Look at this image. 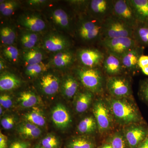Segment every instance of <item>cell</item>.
<instances>
[{
    "label": "cell",
    "mask_w": 148,
    "mask_h": 148,
    "mask_svg": "<svg viewBox=\"0 0 148 148\" xmlns=\"http://www.w3.org/2000/svg\"><path fill=\"white\" fill-rule=\"evenodd\" d=\"M113 119L121 125L145 123L137 105L130 98L106 99Z\"/></svg>",
    "instance_id": "cell-1"
},
{
    "label": "cell",
    "mask_w": 148,
    "mask_h": 148,
    "mask_svg": "<svg viewBox=\"0 0 148 148\" xmlns=\"http://www.w3.org/2000/svg\"><path fill=\"white\" fill-rule=\"evenodd\" d=\"M104 22L86 13L80 14L76 27L77 36L87 43L101 42L103 39Z\"/></svg>",
    "instance_id": "cell-2"
},
{
    "label": "cell",
    "mask_w": 148,
    "mask_h": 148,
    "mask_svg": "<svg viewBox=\"0 0 148 148\" xmlns=\"http://www.w3.org/2000/svg\"><path fill=\"white\" fill-rule=\"evenodd\" d=\"M78 78L86 90L93 94H101L106 87V81L101 67H79L76 70Z\"/></svg>",
    "instance_id": "cell-3"
},
{
    "label": "cell",
    "mask_w": 148,
    "mask_h": 148,
    "mask_svg": "<svg viewBox=\"0 0 148 148\" xmlns=\"http://www.w3.org/2000/svg\"><path fill=\"white\" fill-rule=\"evenodd\" d=\"M133 32L134 29L131 27L112 15L104 21L103 39L122 37L133 38Z\"/></svg>",
    "instance_id": "cell-4"
},
{
    "label": "cell",
    "mask_w": 148,
    "mask_h": 148,
    "mask_svg": "<svg viewBox=\"0 0 148 148\" xmlns=\"http://www.w3.org/2000/svg\"><path fill=\"white\" fill-rule=\"evenodd\" d=\"M106 88L111 97L116 98H130L132 94L131 81L126 76L108 77Z\"/></svg>",
    "instance_id": "cell-5"
},
{
    "label": "cell",
    "mask_w": 148,
    "mask_h": 148,
    "mask_svg": "<svg viewBox=\"0 0 148 148\" xmlns=\"http://www.w3.org/2000/svg\"><path fill=\"white\" fill-rule=\"evenodd\" d=\"M99 98L94 103L92 112L100 133L108 132L112 126V116L106 100Z\"/></svg>",
    "instance_id": "cell-6"
},
{
    "label": "cell",
    "mask_w": 148,
    "mask_h": 148,
    "mask_svg": "<svg viewBox=\"0 0 148 148\" xmlns=\"http://www.w3.org/2000/svg\"><path fill=\"white\" fill-rule=\"evenodd\" d=\"M100 43L106 51L120 58L129 51L138 45L133 38L127 37L103 39Z\"/></svg>",
    "instance_id": "cell-7"
},
{
    "label": "cell",
    "mask_w": 148,
    "mask_h": 148,
    "mask_svg": "<svg viewBox=\"0 0 148 148\" xmlns=\"http://www.w3.org/2000/svg\"><path fill=\"white\" fill-rule=\"evenodd\" d=\"M113 15L133 29L138 21L129 0H114Z\"/></svg>",
    "instance_id": "cell-8"
},
{
    "label": "cell",
    "mask_w": 148,
    "mask_h": 148,
    "mask_svg": "<svg viewBox=\"0 0 148 148\" xmlns=\"http://www.w3.org/2000/svg\"><path fill=\"white\" fill-rule=\"evenodd\" d=\"M130 148H137L148 135V126L145 123L127 125L123 131Z\"/></svg>",
    "instance_id": "cell-9"
},
{
    "label": "cell",
    "mask_w": 148,
    "mask_h": 148,
    "mask_svg": "<svg viewBox=\"0 0 148 148\" xmlns=\"http://www.w3.org/2000/svg\"><path fill=\"white\" fill-rule=\"evenodd\" d=\"M114 0H91L89 1L86 13L104 21L113 14Z\"/></svg>",
    "instance_id": "cell-10"
},
{
    "label": "cell",
    "mask_w": 148,
    "mask_h": 148,
    "mask_svg": "<svg viewBox=\"0 0 148 148\" xmlns=\"http://www.w3.org/2000/svg\"><path fill=\"white\" fill-rule=\"evenodd\" d=\"M105 53L96 48H85L77 53V58L82 67L88 68L101 67Z\"/></svg>",
    "instance_id": "cell-11"
},
{
    "label": "cell",
    "mask_w": 148,
    "mask_h": 148,
    "mask_svg": "<svg viewBox=\"0 0 148 148\" xmlns=\"http://www.w3.org/2000/svg\"><path fill=\"white\" fill-rule=\"evenodd\" d=\"M101 68L108 77L123 75L125 72L121 59L108 51L105 53Z\"/></svg>",
    "instance_id": "cell-12"
},
{
    "label": "cell",
    "mask_w": 148,
    "mask_h": 148,
    "mask_svg": "<svg viewBox=\"0 0 148 148\" xmlns=\"http://www.w3.org/2000/svg\"><path fill=\"white\" fill-rule=\"evenodd\" d=\"M71 45L66 37L55 34L49 35L43 41L44 47L51 52H58L68 50Z\"/></svg>",
    "instance_id": "cell-13"
},
{
    "label": "cell",
    "mask_w": 148,
    "mask_h": 148,
    "mask_svg": "<svg viewBox=\"0 0 148 148\" xmlns=\"http://www.w3.org/2000/svg\"><path fill=\"white\" fill-rule=\"evenodd\" d=\"M144 49V48L137 45L121 57V59L125 71L135 73L140 69L138 61L140 56L143 54Z\"/></svg>",
    "instance_id": "cell-14"
},
{
    "label": "cell",
    "mask_w": 148,
    "mask_h": 148,
    "mask_svg": "<svg viewBox=\"0 0 148 148\" xmlns=\"http://www.w3.org/2000/svg\"><path fill=\"white\" fill-rule=\"evenodd\" d=\"M51 118L56 126L61 129L67 128L72 122L69 111L61 104H57L54 107L51 112Z\"/></svg>",
    "instance_id": "cell-15"
},
{
    "label": "cell",
    "mask_w": 148,
    "mask_h": 148,
    "mask_svg": "<svg viewBox=\"0 0 148 148\" xmlns=\"http://www.w3.org/2000/svg\"><path fill=\"white\" fill-rule=\"evenodd\" d=\"M19 22L21 26L33 32H41L46 27L45 22L42 18L33 14L21 16Z\"/></svg>",
    "instance_id": "cell-16"
},
{
    "label": "cell",
    "mask_w": 148,
    "mask_h": 148,
    "mask_svg": "<svg viewBox=\"0 0 148 148\" xmlns=\"http://www.w3.org/2000/svg\"><path fill=\"white\" fill-rule=\"evenodd\" d=\"M40 85L44 93L47 95H53L59 89V81L53 74H47L40 79Z\"/></svg>",
    "instance_id": "cell-17"
},
{
    "label": "cell",
    "mask_w": 148,
    "mask_h": 148,
    "mask_svg": "<svg viewBox=\"0 0 148 148\" xmlns=\"http://www.w3.org/2000/svg\"><path fill=\"white\" fill-rule=\"evenodd\" d=\"M16 130L21 137L26 139H36L42 133L39 127L27 121L18 125Z\"/></svg>",
    "instance_id": "cell-18"
},
{
    "label": "cell",
    "mask_w": 148,
    "mask_h": 148,
    "mask_svg": "<svg viewBox=\"0 0 148 148\" xmlns=\"http://www.w3.org/2000/svg\"><path fill=\"white\" fill-rule=\"evenodd\" d=\"M93 94L88 90L77 93L75 102V110L77 112L82 113L88 110L92 103Z\"/></svg>",
    "instance_id": "cell-19"
},
{
    "label": "cell",
    "mask_w": 148,
    "mask_h": 148,
    "mask_svg": "<svg viewBox=\"0 0 148 148\" xmlns=\"http://www.w3.org/2000/svg\"><path fill=\"white\" fill-rule=\"evenodd\" d=\"M75 59L73 53L68 49L57 52L52 58V64L58 69H65L73 65Z\"/></svg>",
    "instance_id": "cell-20"
},
{
    "label": "cell",
    "mask_w": 148,
    "mask_h": 148,
    "mask_svg": "<svg viewBox=\"0 0 148 148\" xmlns=\"http://www.w3.org/2000/svg\"><path fill=\"white\" fill-rule=\"evenodd\" d=\"M138 22L148 24V0H129Z\"/></svg>",
    "instance_id": "cell-21"
},
{
    "label": "cell",
    "mask_w": 148,
    "mask_h": 148,
    "mask_svg": "<svg viewBox=\"0 0 148 148\" xmlns=\"http://www.w3.org/2000/svg\"><path fill=\"white\" fill-rule=\"evenodd\" d=\"M62 93L65 98L72 99L76 95L79 88V83L72 75L65 77L62 85Z\"/></svg>",
    "instance_id": "cell-22"
},
{
    "label": "cell",
    "mask_w": 148,
    "mask_h": 148,
    "mask_svg": "<svg viewBox=\"0 0 148 148\" xmlns=\"http://www.w3.org/2000/svg\"><path fill=\"white\" fill-rule=\"evenodd\" d=\"M133 38L137 45L144 48L148 47V24L138 22L134 29Z\"/></svg>",
    "instance_id": "cell-23"
},
{
    "label": "cell",
    "mask_w": 148,
    "mask_h": 148,
    "mask_svg": "<svg viewBox=\"0 0 148 148\" xmlns=\"http://www.w3.org/2000/svg\"><path fill=\"white\" fill-rule=\"evenodd\" d=\"M21 81L13 74L5 73L0 77L1 91H8L15 89L20 86Z\"/></svg>",
    "instance_id": "cell-24"
},
{
    "label": "cell",
    "mask_w": 148,
    "mask_h": 148,
    "mask_svg": "<svg viewBox=\"0 0 148 148\" xmlns=\"http://www.w3.org/2000/svg\"><path fill=\"white\" fill-rule=\"evenodd\" d=\"M51 18L54 23L61 29L70 30L71 28V21L69 14L64 10L57 8L52 11Z\"/></svg>",
    "instance_id": "cell-25"
},
{
    "label": "cell",
    "mask_w": 148,
    "mask_h": 148,
    "mask_svg": "<svg viewBox=\"0 0 148 148\" xmlns=\"http://www.w3.org/2000/svg\"><path fill=\"white\" fill-rule=\"evenodd\" d=\"M18 105L24 108H34L39 104L40 100L38 96L31 91H24L19 94L17 98Z\"/></svg>",
    "instance_id": "cell-26"
},
{
    "label": "cell",
    "mask_w": 148,
    "mask_h": 148,
    "mask_svg": "<svg viewBox=\"0 0 148 148\" xmlns=\"http://www.w3.org/2000/svg\"><path fill=\"white\" fill-rule=\"evenodd\" d=\"M97 129V122L93 116L86 117L79 122L77 127L78 132L84 135L92 134Z\"/></svg>",
    "instance_id": "cell-27"
},
{
    "label": "cell",
    "mask_w": 148,
    "mask_h": 148,
    "mask_svg": "<svg viewBox=\"0 0 148 148\" xmlns=\"http://www.w3.org/2000/svg\"><path fill=\"white\" fill-rule=\"evenodd\" d=\"M67 148H95V144L93 139L86 135L75 137L68 142Z\"/></svg>",
    "instance_id": "cell-28"
},
{
    "label": "cell",
    "mask_w": 148,
    "mask_h": 148,
    "mask_svg": "<svg viewBox=\"0 0 148 148\" xmlns=\"http://www.w3.org/2000/svg\"><path fill=\"white\" fill-rule=\"evenodd\" d=\"M24 118L26 121L38 126L43 127L46 123L45 116L38 108L34 107L32 110L24 115Z\"/></svg>",
    "instance_id": "cell-29"
},
{
    "label": "cell",
    "mask_w": 148,
    "mask_h": 148,
    "mask_svg": "<svg viewBox=\"0 0 148 148\" xmlns=\"http://www.w3.org/2000/svg\"><path fill=\"white\" fill-rule=\"evenodd\" d=\"M23 57L25 62L29 66L41 63L43 55L40 51L33 48L26 51L24 53Z\"/></svg>",
    "instance_id": "cell-30"
},
{
    "label": "cell",
    "mask_w": 148,
    "mask_h": 148,
    "mask_svg": "<svg viewBox=\"0 0 148 148\" xmlns=\"http://www.w3.org/2000/svg\"><path fill=\"white\" fill-rule=\"evenodd\" d=\"M110 144L112 148H130L127 144L123 131L115 132L110 140Z\"/></svg>",
    "instance_id": "cell-31"
},
{
    "label": "cell",
    "mask_w": 148,
    "mask_h": 148,
    "mask_svg": "<svg viewBox=\"0 0 148 148\" xmlns=\"http://www.w3.org/2000/svg\"><path fill=\"white\" fill-rule=\"evenodd\" d=\"M1 42L4 45L12 44L16 38V34L13 29L8 27H3L0 32Z\"/></svg>",
    "instance_id": "cell-32"
},
{
    "label": "cell",
    "mask_w": 148,
    "mask_h": 148,
    "mask_svg": "<svg viewBox=\"0 0 148 148\" xmlns=\"http://www.w3.org/2000/svg\"><path fill=\"white\" fill-rule=\"evenodd\" d=\"M38 37L35 33H25L21 38V44L23 47L27 49L33 48L38 41Z\"/></svg>",
    "instance_id": "cell-33"
},
{
    "label": "cell",
    "mask_w": 148,
    "mask_h": 148,
    "mask_svg": "<svg viewBox=\"0 0 148 148\" xmlns=\"http://www.w3.org/2000/svg\"><path fill=\"white\" fill-rule=\"evenodd\" d=\"M17 6V3L14 1L1 2L0 4V11L4 16H10L14 12Z\"/></svg>",
    "instance_id": "cell-34"
},
{
    "label": "cell",
    "mask_w": 148,
    "mask_h": 148,
    "mask_svg": "<svg viewBox=\"0 0 148 148\" xmlns=\"http://www.w3.org/2000/svg\"><path fill=\"white\" fill-rule=\"evenodd\" d=\"M47 66L42 63L27 66L25 73L27 75L31 77H35L45 71Z\"/></svg>",
    "instance_id": "cell-35"
},
{
    "label": "cell",
    "mask_w": 148,
    "mask_h": 148,
    "mask_svg": "<svg viewBox=\"0 0 148 148\" xmlns=\"http://www.w3.org/2000/svg\"><path fill=\"white\" fill-rule=\"evenodd\" d=\"M138 95L140 99L148 107V78L140 82Z\"/></svg>",
    "instance_id": "cell-36"
},
{
    "label": "cell",
    "mask_w": 148,
    "mask_h": 148,
    "mask_svg": "<svg viewBox=\"0 0 148 148\" xmlns=\"http://www.w3.org/2000/svg\"><path fill=\"white\" fill-rule=\"evenodd\" d=\"M41 145L46 148H58L59 142L55 136L49 134L43 138Z\"/></svg>",
    "instance_id": "cell-37"
},
{
    "label": "cell",
    "mask_w": 148,
    "mask_h": 148,
    "mask_svg": "<svg viewBox=\"0 0 148 148\" xmlns=\"http://www.w3.org/2000/svg\"><path fill=\"white\" fill-rule=\"evenodd\" d=\"M3 53L6 58L11 61H15L18 59V51L17 49L13 46L7 47L3 50Z\"/></svg>",
    "instance_id": "cell-38"
},
{
    "label": "cell",
    "mask_w": 148,
    "mask_h": 148,
    "mask_svg": "<svg viewBox=\"0 0 148 148\" xmlns=\"http://www.w3.org/2000/svg\"><path fill=\"white\" fill-rule=\"evenodd\" d=\"M14 117L12 116H8L3 118L1 120V125L4 129L10 130L13 128L15 124Z\"/></svg>",
    "instance_id": "cell-39"
},
{
    "label": "cell",
    "mask_w": 148,
    "mask_h": 148,
    "mask_svg": "<svg viewBox=\"0 0 148 148\" xmlns=\"http://www.w3.org/2000/svg\"><path fill=\"white\" fill-rule=\"evenodd\" d=\"M0 104L1 106L4 108H10L13 105L11 97L7 94L1 95L0 96Z\"/></svg>",
    "instance_id": "cell-40"
},
{
    "label": "cell",
    "mask_w": 148,
    "mask_h": 148,
    "mask_svg": "<svg viewBox=\"0 0 148 148\" xmlns=\"http://www.w3.org/2000/svg\"><path fill=\"white\" fill-rule=\"evenodd\" d=\"M31 144L26 141H14L10 144L9 148H30Z\"/></svg>",
    "instance_id": "cell-41"
},
{
    "label": "cell",
    "mask_w": 148,
    "mask_h": 148,
    "mask_svg": "<svg viewBox=\"0 0 148 148\" xmlns=\"http://www.w3.org/2000/svg\"><path fill=\"white\" fill-rule=\"evenodd\" d=\"M138 66L140 70L148 66V56L143 54L140 56L138 61Z\"/></svg>",
    "instance_id": "cell-42"
},
{
    "label": "cell",
    "mask_w": 148,
    "mask_h": 148,
    "mask_svg": "<svg viewBox=\"0 0 148 148\" xmlns=\"http://www.w3.org/2000/svg\"><path fill=\"white\" fill-rule=\"evenodd\" d=\"M8 137L0 132V148H7Z\"/></svg>",
    "instance_id": "cell-43"
},
{
    "label": "cell",
    "mask_w": 148,
    "mask_h": 148,
    "mask_svg": "<svg viewBox=\"0 0 148 148\" xmlns=\"http://www.w3.org/2000/svg\"><path fill=\"white\" fill-rule=\"evenodd\" d=\"M46 3L45 1L42 0H31L28 1V3L30 5L33 6H39L42 5Z\"/></svg>",
    "instance_id": "cell-44"
},
{
    "label": "cell",
    "mask_w": 148,
    "mask_h": 148,
    "mask_svg": "<svg viewBox=\"0 0 148 148\" xmlns=\"http://www.w3.org/2000/svg\"><path fill=\"white\" fill-rule=\"evenodd\" d=\"M137 148H148V135Z\"/></svg>",
    "instance_id": "cell-45"
},
{
    "label": "cell",
    "mask_w": 148,
    "mask_h": 148,
    "mask_svg": "<svg viewBox=\"0 0 148 148\" xmlns=\"http://www.w3.org/2000/svg\"><path fill=\"white\" fill-rule=\"evenodd\" d=\"M143 73L148 76V66L141 69Z\"/></svg>",
    "instance_id": "cell-46"
},
{
    "label": "cell",
    "mask_w": 148,
    "mask_h": 148,
    "mask_svg": "<svg viewBox=\"0 0 148 148\" xmlns=\"http://www.w3.org/2000/svg\"><path fill=\"white\" fill-rule=\"evenodd\" d=\"M5 68V63L3 60L1 59L0 61V70L1 71Z\"/></svg>",
    "instance_id": "cell-47"
},
{
    "label": "cell",
    "mask_w": 148,
    "mask_h": 148,
    "mask_svg": "<svg viewBox=\"0 0 148 148\" xmlns=\"http://www.w3.org/2000/svg\"><path fill=\"white\" fill-rule=\"evenodd\" d=\"M101 148H112V147L110 144H108L104 145Z\"/></svg>",
    "instance_id": "cell-48"
},
{
    "label": "cell",
    "mask_w": 148,
    "mask_h": 148,
    "mask_svg": "<svg viewBox=\"0 0 148 148\" xmlns=\"http://www.w3.org/2000/svg\"><path fill=\"white\" fill-rule=\"evenodd\" d=\"M0 114H1V116L3 114V107L1 106L0 107Z\"/></svg>",
    "instance_id": "cell-49"
},
{
    "label": "cell",
    "mask_w": 148,
    "mask_h": 148,
    "mask_svg": "<svg viewBox=\"0 0 148 148\" xmlns=\"http://www.w3.org/2000/svg\"><path fill=\"white\" fill-rule=\"evenodd\" d=\"M34 148H46L44 147H43L41 145H37L36 146V147Z\"/></svg>",
    "instance_id": "cell-50"
}]
</instances>
